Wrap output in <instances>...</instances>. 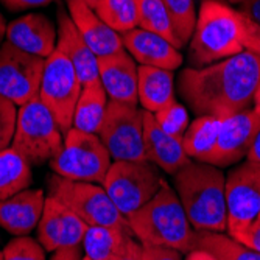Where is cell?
Listing matches in <instances>:
<instances>
[{
  "label": "cell",
  "instance_id": "cell-1",
  "mask_svg": "<svg viewBox=\"0 0 260 260\" xmlns=\"http://www.w3.org/2000/svg\"><path fill=\"white\" fill-rule=\"evenodd\" d=\"M258 86L260 56L249 50L206 67L184 69L178 81L179 93L197 117L221 120L251 109Z\"/></svg>",
  "mask_w": 260,
  "mask_h": 260
},
{
  "label": "cell",
  "instance_id": "cell-2",
  "mask_svg": "<svg viewBox=\"0 0 260 260\" xmlns=\"http://www.w3.org/2000/svg\"><path fill=\"white\" fill-rule=\"evenodd\" d=\"M173 182L197 232H228L226 176L220 167L190 160L173 175Z\"/></svg>",
  "mask_w": 260,
  "mask_h": 260
},
{
  "label": "cell",
  "instance_id": "cell-3",
  "mask_svg": "<svg viewBox=\"0 0 260 260\" xmlns=\"http://www.w3.org/2000/svg\"><path fill=\"white\" fill-rule=\"evenodd\" d=\"M128 223L140 245L170 248L182 254L197 246L198 232L188 221L178 193L167 182L145 206L128 217Z\"/></svg>",
  "mask_w": 260,
  "mask_h": 260
},
{
  "label": "cell",
  "instance_id": "cell-4",
  "mask_svg": "<svg viewBox=\"0 0 260 260\" xmlns=\"http://www.w3.org/2000/svg\"><path fill=\"white\" fill-rule=\"evenodd\" d=\"M245 16L220 0H203L190 39V62L206 67L245 50Z\"/></svg>",
  "mask_w": 260,
  "mask_h": 260
},
{
  "label": "cell",
  "instance_id": "cell-5",
  "mask_svg": "<svg viewBox=\"0 0 260 260\" xmlns=\"http://www.w3.org/2000/svg\"><path fill=\"white\" fill-rule=\"evenodd\" d=\"M165 184L160 169L150 160H114L103 188L123 217L145 206Z\"/></svg>",
  "mask_w": 260,
  "mask_h": 260
},
{
  "label": "cell",
  "instance_id": "cell-6",
  "mask_svg": "<svg viewBox=\"0 0 260 260\" xmlns=\"http://www.w3.org/2000/svg\"><path fill=\"white\" fill-rule=\"evenodd\" d=\"M62 145V133L55 122V117L39 97L17 109L11 147L25 157L31 167L50 162L61 151Z\"/></svg>",
  "mask_w": 260,
  "mask_h": 260
},
{
  "label": "cell",
  "instance_id": "cell-7",
  "mask_svg": "<svg viewBox=\"0 0 260 260\" xmlns=\"http://www.w3.org/2000/svg\"><path fill=\"white\" fill-rule=\"evenodd\" d=\"M47 192L74 210L87 226L131 229L128 218L115 207L102 184L74 181L53 173L47 178Z\"/></svg>",
  "mask_w": 260,
  "mask_h": 260
},
{
  "label": "cell",
  "instance_id": "cell-8",
  "mask_svg": "<svg viewBox=\"0 0 260 260\" xmlns=\"http://www.w3.org/2000/svg\"><path fill=\"white\" fill-rule=\"evenodd\" d=\"M111 164L112 157L99 134L70 128L61 151L50 160V169L67 179L103 184Z\"/></svg>",
  "mask_w": 260,
  "mask_h": 260
},
{
  "label": "cell",
  "instance_id": "cell-9",
  "mask_svg": "<svg viewBox=\"0 0 260 260\" xmlns=\"http://www.w3.org/2000/svg\"><path fill=\"white\" fill-rule=\"evenodd\" d=\"M81 90L83 84L74 64L59 47H56L55 52L45 59L39 99L55 117L62 134H67L74 126V112Z\"/></svg>",
  "mask_w": 260,
  "mask_h": 260
},
{
  "label": "cell",
  "instance_id": "cell-10",
  "mask_svg": "<svg viewBox=\"0 0 260 260\" xmlns=\"http://www.w3.org/2000/svg\"><path fill=\"white\" fill-rule=\"evenodd\" d=\"M99 137L114 160H148L144 144V109L108 102Z\"/></svg>",
  "mask_w": 260,
  "mask_h": 260
},
{
  "label": "cell",
  "instance_id": "cell-11",
  "mask_svg": "<svg viewBox=\"0 0 260 260\" xmlns=\"http://www.w3.org/2000/svg\"><path fill=\"white\" fill-rule=\"evenodd\" d=\"M45 58L27 53L11 42L0 45V95L22 106L39 97Z\"/></svg>",
  "mask_w": 260,
  "mask_h": 260
},
{
  "label": "cell",
  "instance_id": "cell-12",
  "mask_svg": "<svg viewBox=\"0 0 260 260\" xmlns=\"http://www.w3.org/2000/svg\"><path fill=\"white\" fill-rule=\"evenodd\" d=\"M228 234L251 226L260 214V164L243 160L226 176Z\"/></svg>",
  "mask_w": 260,
  "mask_h": 260
},
{
  "label": "cell",
  "instance_id": "cell-13",
  "mask_svg": "<svg viewBox=\"0 0 260 260\" xmlns=\"http://www.w3.org/2000/svg\"><path fill=\"white\" fill-rule=\"evenodd\" d=\"M260 131V115L251 109L226 117L221 122L217 147L207 164L220 169L240 164L249 153Z\"/></svg>",
  "mask_w": 260,
  "mask_h": 260
},
{
  "label": "cell",
  "instance_id": "cell-14",
  "mask_svg": "<svg viewBox=\"0 0 260 260\" xmlns=\"http://www.w3.org/2000/svg\"><path fill=\"white\" fill-rule=\"evenodd\" d=\"M87 229L89 226L59 200L50 195L45 198L44 212L36 231L38 242L47 252L83 245Z\"/></svg>",
  "mask_w": 260,
  "mask_h": 260
},
{
  "label": "cell",
  "instance_id": "cell-15",
  "mask_svg": "<svg viewBox=\"0 0 260 260\" xmlns=\"http://www.w3.org/2000/svg\"><path fill=\"white\" fill-rule=\"evenodd\" d=\"M100 81L111 100L137 106L139 103V67L136 59L125 50L99 58Z\"/></svg>",
  "mask_w": 260,
  "mask_h": 260
},
{
  "label": "cell",
  "instance_id": "cell-16",
  "mask_svg": "<svg viewBox=\"0 0 260 260\" xmlns=\"http://www.w3.org/2000/svg\"><path fill=\"white\" fill-rule=\"evenodd\" d=\"M5 36L17 49L45 59L55 52L58 42V30L53 22L39 13H30L13 20L7 27Z\"/></svg>",
  "mask_w": 260,
  "mask_h": 260
},
{
  "label": "cell",
  "instance_id": "cell-17",
  "mask_svg": "<svg viewBox=\"0 0 260 260\" xmlns=\"http://www.w3.org/2000/svg\"><path fill=\"white\" fill-rule=\"evenodd\" d=\"M56 19H58L56 47H59L66 53V56L70 59V62L74 64L83 87L100 83L99 58L93 55V52L89 49V45L84 42L78 28L75 27L72 17L64 10V7L58 8Z\"/></svg>",
  "mask_w": 260,
  "mask_h": 260
},
{
  "label": "cell",
  "instance_id": "cell-18",
  "mask_svg": "<svg viewBox=\"0 0 260 260\" xmlns=\"http://www.w3.org/2000/svg\"><path fill=\"white\" fill-rule=\"evenodd\" d=\"M120 36L125 50L140 66L167 69L173 72L175 69L181 67L184 61L179 49H176L172 42L140 27Z\"/></svg>",
  "mask_w": 260,
  "mask_h": 260
},
{
  "label": "cell",
  "instance_id": "cell-19",
  "mask_svg": "<svg viewBox=\"0 0 260 260\" xmlns=\"http://www.w3.org/2000/svg\"><path fill=\"white\" fill-rule=\"evenodd\" d=\"M144 144L145 154L150 162L169 175H176L184 165H187L192 159L187 156L182 137L172 136L165 133L150 111L144 109Z\"/></svg>",
  "mask_w": 260,
  "mask_h": 260
},
{
  "label": "cell",
  "instance_id": "cell-20",
  "mask_svg": "<svg viewBox=\"0 0 260 260\" xmlns=\"http://www.w3.org/2000/svg\"><path fill=\"white\" fill-rule=\"evenodd\" d=\"M44 204L45 197L41 188H25L0 200V228L16 237L28 235L39 224Z\"/></svg>",
  "mask_w": 260,
  "mask_h": 260
},
{
  "label": "cell",
  "instance_id": "cell-21",
  "mask_svg": "<svg viewBox=\"0 0 260 260\" xmlns=\"http://www.w3.org/2000/svg\"><path fill=\"white\" fill-rule=\"evenodd\" d=\"M66 2L75 27L97 58L125 49L122 36L111 30L84 0H66Z\"/></svg>",
  "mask_w": 260,
  "mask_h": 260
},
{
  "label": "cell",
  "instance_id": "cell-22",
  "mask_svg": "<svg viewBox=\"0 0 260 260\" xmlns=\"http://www.w3.org/2000/svg\"><path fill=\"white\" fill-rule=\"evenodd\" d=\"M139 103L145 111L157 112L175 99L173 72L167 69L139 66Z\"/></svg>",
  "mask_w": 260,
  "mask_h": 260
},
{
  "label": "cell",
  "instance_id": "cell-23",
  "mask_svg": "<svg viewBox=\"0 0 260 260\" xmlns=\"http://www.w3.org/2000/svg\"><path fill=\"white\" fill-rule=\"evenodd\" d=\"M133 237L131 229L89 226L81 246L90 260H122Z\"/></svg>",
  "mask_w": 260,
  "mask_h": 260
},
{
  "label": "cell",
  "instance_id": "cell-24",
  "mask_svg": "<svg viewBox=\"0 0 260 260\" xmlns=\"http://www.w3.org/2000/svg\"><path fill=\"white\" fill-rule=\"evenodd\" d=\"M221 122L223 120L215 115H198L188 125L185 134L182 136V145L187 156L192 160L209 162L217 147Z\"/></svg>",
  "mask_w": 260,
  "mask_h": 260
},
{
  "label": "cell",
  "instance_id": "cell-25",
  "mask_svg": "<svg viewBox=\"0 0 260 260\" xmlns=\"http://www.w3.org/2000/svg\"><path fill=\"white\" fill-rule=\"evenodd\" d=\"M108 108V93L100 83L84 86L74 112V126L80 131L99 134Z\"/></svg>",
  "mask_w": 260,
  "mask_h": 260
},
{
  "label": "cell",
  "instance_id": "cell-26",
  "mask_svg": "<svg viewBox=\"0 0 260 260\" xmlns=\"http://www.w3.org/2000/svg\"><path fill=\"white\" fill-rule=\"evenodd\" d=\"M31 182V164L13 147L0 150V200L30 188Z\"/></svg>",
  "mask_w": 260,
  "mask_h": 260
},
{
  "label": "cell",
  "instance_id": "cell-27",
  "mask_svg": "<svg viewBox=\"0 0 260 260\" xmlns=\"http://www.w3.org/2000/svg\"><path fill=\"white\" fill-rule=\"evenodd\" d=\"M195 248L206 249L217 260H260V252L224 232H198Z\"/></svg>",
  "mask_w": 260,
  "mask_h": 260
},
{
  "label": "cell",
  "instance_id": "cell-28",
  "mask_svg": "<svg viewBox=\"0 0 260 260\" xmlns=\"http://www.w3.org/2000/svg\"><path fill=\"white\" fill-rule=\"evenodd\" d=\"M93 11L119 35L139 27V0H99Z\"/></svg>",
  "mask_w": 260,
  "mask_h": 260
},
{
  "label": "cell",
  "instance_id": "cell-29",
  "mask_svg": "<svg viewBox=\"0 0 260 260\" xmlns=\"http://www.w3.org/2000/svg\"><path fill=\"white\" fill-rule=\"evenodd\" d=\"M139 27L162 36L172 42L176 49L182 47L162 0H139Z\"/></svg>",
  "mask_w": 260,
  "mask_h": 260
},
{
  "label": "cell",
  "instance_id": "cell-30",
  "mask_svg": "<svg viewBox=\"0 0 260 260\" xmlns=\"http://www.w3.org/2000/svg\"><path fill=\"white\" fill-rule=\"evenodd\" d=\"M169 11L173 30L184 47L190 42L195 25H197V11L193 0H162Z\"/></svg>",
  "mask_w": 260,
  "mask_h": 260
},
{
  "label": "cell",
  "instance_id": "cell-31",
  "mask_svg": "<svg viewBox=\"0 0 260 260\" xmlns=\"http://www.w3.org/2000/svg\"><path fill=\"white\" fill-rule=\"evenodd\" d=\"M153 115H154V120L157 122V125L165 133L176 136V137H182L185 134L188 125H190L188 112H187L185 106L176 100H173L167 106H164Z\"/></svg>",
  "mask_w": 260,
  "mask_h": 260
},
{
  "label": "cell",
  "instance_id": "cell-32",
  "mask_svg": "<svg viewBox=\"0 0 260 260\" xmlns=\"http://www.w3.org/2000/svg\"><path fill=\"white\" fill-rule=\"evenodd\" d=\"M44 246L28 235L16 237L4 248V260H45Z\"/></svg>",
  "mask_w": 260,
  "mask_h": 260
},
{
  "label": "cell",
  "instance_id": "cell-33",
  "mask_svg": "<svg viewBox=\"0 0 260 260\" xmlns=\"http://www.w3.org/2000/svg\"><path fill=\"white\" fill-rule=\"evenodd\" d=\"M17 109L16 105L0 95V150L11 147L16 131Z\"/></svg>",
  "mask_w": 260,
  "mask_h": 260
},
{
  "label": "cell",
  "instance_id": "cell-34",
  "mask_svg": "<svg viewBox=\"0 0 260 260\" xmlns=\"http://www.w3.org/2000/svg\"><path fill=\"white\" fill-rule=\"evenodd\" d=\"M231 237L246 245L248 248L254 249L255 252H260V223L258 221H254L251 226H248L246 229H243L240 232L232 234Z\"/></svg>",
  "mask_w": 260,
  "mask_h": 260
},
{
  "label": "cell",
  "instance_id": "cell-35",
  "mask_svg": "<svg viewBox=\"0 0 260 260\" xmlns=\"http://www.w3.org/2000/svg\"><path fill=\"white\" fill-rule=\"evenodd\" d=\"M142 260H182V252L170 248L142 245Z\"/></svg>",
  "mask_w": 260,
  "mask_h": 260
},
{
  "label": "cell",
  "instance_id": "cell-36",
  "mask_svg": "<svg viewBox=\"0 0 260 260\" xmlns=\"http://www.w3.org/2000/svg\"><path fill=\"white\" fill-rule=\"evenodd\" d=\"M246 23V31H245V50H249L255 55L260 56V25H257L255 22L251 19L245 17Z\"/></svg>",
  "mask_w": 260,
  "mask_h": 260
},
{
  "label": "cell",
  "instance_id": "cell-37",
  "mask_svg": "<svg viewBox=\"0 0 260 260\" xmlns=\"http://www.w3.org/2000/svg\"><path fill=\"white\" fill-rule=\"evenodd\" d=\"M10 11H25L31 8H39L50 5L53 0H0Z\"/></svg>",
  "mask_w": 260,
  "mask_h": 260
},
{
  "label": "cell",
  "instance_id": "cell-38",
  "mask_svg": "<svg viewBox=\"0 0 260 260\" xmlns=\"http://www.w3.org/2000/svg\"><path fill=\"white\" fill-rule=\"evenodd\" d=\"M245 17L251 19L252 22H255L257 25H260V0H246L240 5L239 10Z\"/></svg>",
  "mask_w": 260,
  "mask_h": 260
},
{
  "label": "cell",
  "instance_id": "cell-39",
  "mask_svg": "<svg viewBox=\"0 0 260 260\" xmlns=\"http://www.w3.org/2000/svg\"><path fill=\"white\" fill-rule=\"evenodd\" d=\"M81 245L72 248H62L53 252L50 260H81Z\"/></svg>",
  "mask_w": 260,
  "mask_h": 260
},
{
  "label": "cell",
  "instance_id": "cell-40",
  "mask_svg": "<svg viewBox=\"0 0 260 260\" xmlns=\"http://www.w3.org/2000/svg\"><path fill=\"white\" fill-rule=\"evenodd\" d=\"M122 260H142V245L134 240V237L128 243L126 254L123 255Z\"/></svg>",
  "mask_w": 260,
  "mask_h": 260
},
{
  "label": "cell",
  "instance_id": "cell-41",
  "mask_svg": "<svg viewBox=\"0 0 260 260\" xmlns=\"http://www.w3.org/2000/svg\"><path fill=\"white\" fill-rule=\"evenodd\" d=\"M185 260H217V258L203 248H195L185 254Z\"/></svg>",
  "mask_w": 260,
  "mask_h": 260
},
{
  "label": "cell",
  "instance_id": "cell-42",
  "mask_svg": "<svg viewBox=\"0 0 260 260\" xmlns=\"http://www.w3.org/2000/svg\"><path fill=\"white\" fill-rule=\"evenodd\" d=\"M246 159L260 164V131H258V134H257V137H255V140H254V144H252V147H251V150H249Z\"/></svg>",
  "mask_w": 260,
  "mask_h": 260
},
{
  "label": "cell",
  "instance_id": "cell-43",
  "mask_svg": "<svg viewBox=\"0 0 260 260\" xmlns=\"http://www.w3.org/2000/svg\"><path fill=\"white\" fill-rule=\"evenodd\" d=\"M252 111L260 115V86L257 87L254 93V100H252Z\"/></svg>",
  "mask_w": 260,
  "mask_h": 260
},
{
  "label": "cell",
  "instance_id": "cell-44",
  "mask_svg": "<svg viewBox=\"0 0 260 260\" xmlns=\"http://www.w3.org/2000/svg\"><path fill=\"white\" fill-rule=\"evenodd\" d=\"M7 22H5V19H4V16H2V13H0V44H2V41H4V38H5V35H7Z\"/></svg>",
  "mask_w": 260,
  "mask_h": 260
},
{
  "label": "cell",
  "instance_id": "cell-45",
  "mask_svg": "<svg viewBox=\"0 0 260 260\" xmlns=\"http://www.w3.org/2000/svg\"><path fill=\"white\" fill-rule=\"evenodd\" d=\"M84 2H86L90 8H93V7H95V4L99 2V0H84Z\"/></svg>",
  "mask_w": 260,
  "mask_h": 260
},
{
  "label": "cell",
  "instance_id": "cell-46",
  "mask_svg": "<svg viewBox=\"0 0 260 260\" xmlns=\"http://www.w3.org/2000/svg\"><path fill=\"white\" fill-rule=\"evenodd\" d=\"M231 4H234V5H242L243 2H246V0H229Z\"/></svg>",
  "mask_w": 260,
  "mask_h": 260
},
{
  "label": "cell",
  "instance_id": "cell-47",
  "mask_svg": "<svg viewBox=\"0 0 260 260\" xmlns=\"http://www.w3.org/2000/svg\"><path fill=\"white\" fill-rule=\"evenodd\" d=\"M0 260H4V251H0Z\"/></svg>",
  "mask_w": 260,
  "mask_h": 260
},
{
  "label": "cell",
  "instance_id": "cell-48",
  "mask_svg": "<svg viewBox=\"0 0 260 260\" xmlns=\"http://www.w3.org/2000/svg\"><path fill=\"white\" fill-rule=\"evenodd\" d=\"M81 260H90V258H89L87 255H83V258H81Z\"/></svg>",
  "mask_w": 260,
  "mask_h": 260
},
{
  "label": "cell",
  "instance_id": "cell-49",
  "mask_svg": "<svg viewBox=\"0 0 260 260\" xmlns=\"http://www.w3.org/2000/svg\"><path fill=\"white\" fill-rule=\"evenodd\" d=\"M255 221H258V223H260V214H258V217H257V220H255Z\"/></svg>",
  "mask_w": 260,
  "mask_h": 260
}]
</instances>
